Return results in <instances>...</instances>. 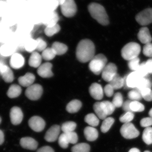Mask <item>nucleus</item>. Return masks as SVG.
I'll list each match as a JSON object with an SVG mask.
<instances>
[{"label":"nucleus","mask_w":152,"mask_h":152,"mask_svg":"<svg viewBox=\"0 0 152 152\" xmlns=\"http://www.w3.org/2000/svg\"><path fill=\"white\" fill-rule=\"evenodd\" d=\"M134 117V114L132 112H126L120 117L119 120L121 123L124 124L130 123Z\"/></svg>","instance_id":"nucleus-42"},{"label":"nucleus","mask_w":152,"mask_h":152,"mask_svg":"<svg viewBox=\"0 0 152 152\" xmlns=\"http://www.w3.org/2000/svg\"><path fill=\"white\" fill-rule=\"evenodd\" d=\"M141 51L140 46L136 42H130L121 50V56L125 60L130 61L138 57Z\"/></svg>","instance_id":"nucleus-4"},{"label":"nucleus","mask_w":152,"mask_h":152,"mask_svg":"<svg viewBox=\"0 0 152 152\" xmlns=\"http://www.w3.org/2000/svg\"><path fill=\"white\" fill-rule=\"evenodd\" d=\"M7 7L8 5L7 1L4 0H0V17L5 13Z\"/></svg>","instance_id":"nucleus-52"},{"label":"nucleus","mask_w":152,"mask_h":152,"mask_svg":"<svg viewBox=\"0 0 152 152\" xmlns=\"http://www.w3.org/2000/svg\"><path fill=\"white\" fill-rule=\"evenodd\" d=\"M107 59L105 56L102 54H99L94 56L91 60L89 68L93 73L96 75H99L107 65Z\"/></svg>","instance_id":"nucleus-3"},{"label":"nucleus","mask_w":152,"mask_h":152,"mask_svg":"<svg viewBox=\"0 0 152 152\" xmlns=\"http://www.w3.org/2000/svg\"><path fill=\"white\" fill-rule=\"evenodd\" d=\"M140 58L138 57H137L129 61L128 66L131 70L133 72H136L140 65Z\"/></svg>","instance_id":"nucleus-43"},{"label":"nucleus","mask_w":152,"mask_h":152,"mask_svg":"<svg viewBox=\"0 0 152 152\" xmlns=\"http://www.w3.org/2000/svg\"><path fill=\"white\" fill-rule=\"evenodd\" d=\"M144 152H151L149 151H144Z\"/></svg>","instance_id":"nucleus-62"},{"label":"nucleus","mask_w":152,"mask_h":152,"mask_svg":"<svg viewBox=\"0 0 152 152\" xmlns=\"http://www.w3.org/2000/svg\"><path fill=\"white\" fill-rule=\"evenodd\" d=\"M37 42V50L39 52L43 51L47 48V43L42 38H39L36 39Z\"/></svg>","instance_id":"nucleus-47"},{"label":"nucleus","mask_w":152,"mask_h":152,"mask_svg":"<svg viewBox=\"0 0 152 152\" xmlns=\"http://www.w3.org/2000/svg\"><path fill=\"white\" fill-rule=\"evenodd\" d=\"M149 115L150 117H152V108L150 110L149 112Z\"/></svg>","instance_id":"nucleus-59"},{"label":"nucleus","mask_w":152,"mask_h":152,"mask_svg":"<svg viewBox=\"0 0 152 152\" xmlns=\"http://www.w3.org/2000/svg\"><path fill=\"white\" fill-rule=\"evenodd\" d=\"M115 120L112 117L107 118L104 120L101 126V130L103 133H107L113 124Z\"/></svg>","instance_id":"nucleus-32"},{"label":"nucleus","mask_w":152,"mask_h":152,"mask_svg":"<svg viewBox=\"0 0 152 152\" xmlns=\"http://www.w3.org/2000/svg\"><path fill=\"white\" fill-rule=\"evenodd\" d=\"M82 106V104L80 101L77 99L73 100L67 105L66 110L70 113H75L80 110Z\"/></svg>","instance_id":"nucleus-24"},{"label":"nucleus","mask_w":152,"mask_h":152,"mask_svg":"<svg viewBox=\"0 0 152 152\" xmlns=\"http://www.w3.org/2000/svg\"><path fill=\"white\" fill-rule=\"evenodd\" d=\"M145 66L149 74H152V58L149 59L145 62Z\"/></svg>","instance_id":"nucleus-55"},{"label":"nucleus","mask_w":152,"mask_h":152,"mask_svg":"<svg viewBox=\"0 0 152 152\" xmlns=\"http://www.w3.org/2000/svg\"><path fill=\"white\" fill-rule=\"evenodd\" d=\"M42 94V87L38 84H33L28 87L25 92L26 96L33 101L37 100L39 99Z\"/></svg>","instance_id":"nucleus-8"},{"label":"nucleus","mask_w":152,"mask_h":152,"mask_svg":"<svg viewBox=\"0 0 152 152\" xmlns=\"http://www.w3.org/2000/svg\"><path fill=\"white\" fill-rule=\"evenodd\" d=\"M142 138L145 143L148 145L152 144V128H145L143 132Z\"/></svg>","instance_id":"nucleus-31"},{"label":"nucleus","mask_w":152,"mask_h":152,"mask_svg":"<svg viewBox=\"0 0 152 152\" xmlns=\"http://www.w3.org/2000/svg\"><path fill=\"white\" fill-rule=\"evenodd\" d=\"M138 38L142 43L147 44L151 43L152 38L149 30L147 27L142 28L138 34Z\"/></svg>","instance_id":"nucleus-20"},{"label":"nucleus","mask_w":152,"mask_h":152,"mask_svg":"<svg viewBox=\"0 0 152 152\" xmlns=\"http://www.w3.org/2000/svg\"><path fill=\"white\" fill-rule=\"evenodd\" d=\"M129 152H141L140 150L137 148H133L129 150Z\"/></svg>","instance_id":"nucleus-57"},{"label":"nucleus","mask_w":152,"mask_h":152,"mask_svg":"<svg viewBox=\"0 0 152 152\" xmlns=\"http://www.w3.org/2000/svg\"><path fill=\"white\" fill-rule=\"evenodd\" d=\"M112 102L115 108L121 107H122L124 103L123 97L122 94L119 92L116 93L114 95Z\"/></svg>","instance_id":"nucleus-40"},{"label":"nucleus","mask_w":152,"mask_h":152,"mask_svg":"<svg viewBox=\"0 0 152 152\" xmlns=\"http://www.w3.org/2000/svg\"><path fill=\"white\" fill-rule=\"evenodd\" d=\"M101 102L107 115H110L113 113L115 107L114 106L112 102L108 101H103Z\"/></svg>","instance_id":"nucleus-38"},{"label":"nucleus","mask_w":152,"mask_h":152,"mask_svg":"<svg viewBox=\"0 0 152 152\" xmlns=\"http://www.w3.org/2000/svg\"><path fill=\"white\" fill-rule=\"evenodd\" d=\"M141 126L142 127L147 128L152 126V117H147L141 120L140 122Z\"/></svg>","instance_id":"nucleus-50"},{"label":"nucleus","mask_w":152,"mask_h":152,"mask_svg":"<svg viewBox=\"0 0 152 152\" xmlns=\"http://www.w3.org/2000/svg\"><path fill=\"white\" fill-rule=\"evenodd\" d=\"M4 141V135L2 131L0 129V145H2Z\"/></svg>","instance_id":"nucleus-56"},{"label":"nucleus","mask_w":152,"mask_h":152,"mask_svg":"<svg viewBox=\"0 0 152 152\" xmlns=\"http://www.w3.org/2000/svg\"><path fill=\"white\" fill-rule=\"evenodd\" d=\"M95 48L91 40L85 39L80 41L76 49V56L80 62L86 63L94 57Z\"/></svg>","instance_id":"nucleus-1"},{"label":"nucleus","mask_w":152,"mask_h":152,"mask_svg":"<svg viewBox=\"0 0 152 152\" xmlns=\"http://www.w3.org/2000/svg\"><path fill=\"white\" fill-rule=\"evenodd\" d=\"M0 75L6 83H11L14 80L13 73L10 68L7 66L3 65L0 69Z\"/></svg>","instance_id":"nucleus-19"},{"label":"nucleus","mask_w":152,"mask_h":152,"mask_svg":"<svg viewBox=\"0 0 152 152\" xmlns=\"http://www.w3.org/2000/svg\"><path fill=\"white\" fill-rule=\"evenodd\" d=\"M90 150L89 145L86 143L77 144L72 148V152H90Z\"/></svg>","instance_id":"nucleus-33"},{"label":"nucleus","mask_w":152,"mask_h":152,"mask_svg":"<svg viewBox=\"0 0 152 152\" xmlns=\"http://www.w3.org/2000/svg\"><path fill=\"white\" fill-rule=\"evenodd\" d=\"M130 108L133 112H142L145 110L144 105L139 101H132L130 104Z\"/></svg>","instance_id":"nucleus-41"},{"label":"nucleus","mask_w":152,"mask_h":152,"mask_svg":"<svg viewBox=\"0 0 152 152\" xmlns=\"http://www.w3.org/2000/svg\"><path fill=\"white\" fill-rule=\"evenodd\" d=\"M89 91L91 96L96 100H100L103 97V89L99 84L97 83L92 84L90 87Z\"/></svg>","instance_id":"nucleus-15"},{"label":"nucleus","mask_w":152,"mask_h":152,"mask_svg":"<svg viewBox=\"0 0 152 152\" xmlns=\"http://www.w3.org/2000/svg\"><path fill=\"white\" fill-rule=\"evenodd\" d=\"M136 72L142 77L146 78L149 73L146 67L145 62H144L142 64H140L139 68Z\"/></svg>","instance_id":"nucleus-44"},{"label":"nucleus","mask_w":152,"mask_h":152,"mask_svg":"<svg viewBox=\"0 0 152 152\" xmlns=\"http://www.w3.org/2000/svg\"><path fill=\"white\" fill-rule=\"evenodd\" d=\"M121 135L126 139L135 138L140 135V132L132 123L124 124L120 129Z\"/></svg>","instance_id":"nucleus-6"},{"label":"nucleus","mask_w":152,"mask_h":152,"mask_svg":"<svg viewBox=\"0 0 152 152\" xmlns=\"http://www.w3.org/2000/svg\"><path fill=\"white\" fill-rule=\"evenodd\" d=\"M37 42L36 40L31 39L28 41L25 45V48L27 51L34 52V50H37Z\"/></svg>","instance_id":"nucleus-45"},{"label":"nucleus","mask_w":152,"mask_h":152,"mask_svg":"<svg viewBox=\"0 0 152 152\" xmlns=\"http://www.w3.org/2000/svg\"><path fill=\"white\" fill-rule=\"evenodd\" d=\"M61 131V127L57 125H53L47 131L45 135V139L49 142H54L58 137Z\"/></svg>","instance_id":"nucleus-14"},{"label":"nucleus","mask_w":152,"mask_h":152,"mask_svg":"<svg viewBox=\"0 0 152 152\" xmlns=\"http://www.w3.org/2000/svg\"><path fill=\"white\" fill-rule=\"evenodd\" d=\"M2 121V119L1 118V117H0V124H1V123Z\"/></svg>","instance_id":"nucleus-61"},{"label":"nucleus","mask_w":152,"mask_h":152,"mask_svg":"<svg viewBox=\"0 0 152 152\" xmlns=\"http://www.w3.org/2000/svg\"><path fill=\"white\" fill-rule=\"evenodd\" d=\"M136 21L142 26H147L152 23V8H149L143 10L136 16Z\"/></svg>","instance_id":"nucleus-10"},{"label":"nucleus","mask_w":152,"mask_h":152,"mask_svg":"<svg viewBox=\"0 0 152 152\" xmlns=\"http://www.w3.org/2000/svg\"><path fill=\"white\" fill-rule=\"evenodd\" d=\"M56 56V53L52 48H47L42 53V58L46 61L53 60Z\"/></svg>","instance_id":"nucleus-36"},{"label":"nucleus","mask_w":152,"mask_h":152,"mask_svg":"<svg viewBox=\"0 0 152 152\" xmlns=\"http://www.w3.org/2000/svg\"><path fill=\"white\" fill-rule=\"evenodd\" d=\"M114 89L110 84L106 85L104 88V92L106 96L109 97H110L114 94Z\"/></svg>","instance_id":"nucleus-51"},{"label":"nucleus","mask_w":152,"mask_h":152,"mask_svg":"<svg viewBox=\"0 0 152 152\" xmlns=\"http://www.w3.org/2000/svg\"><path fill=\"white\" fill-rule=\"evenodd\" d=\"M132 101L131 100H128L125 101L124 102L122 105V108L123 110L125 111V112H132V110H131L130 108V104L132 102Z\"/></svg>","instance_id":"nucleus-53"},{"label":"nucleus","mask_w":152,"mask_h":152,"mask_svg":"<svg viewBox=\"0 0 152 152\" xmlns=\"http://www.w3.org/2000/svg\"><path fill=\"white\" fill-rule=\"evenodd\" d=\"M60 6L62 13L66 18L73 17L77 12V7L74 0H65Z\"/></svg>","instance_id":"nucleus-7"},{"label":"nucleus","mask_w":152,"mask_h":152,"mask_svg":"<svg viewBox=\"0 0 152 152\" xmlns=\"http://www.w3.org/2000/svg\"><path fill=\"white\" fill-rule=\"evenodd\" d=\"M61 28L58 24H56L51 26H48L45 30V33L48 37H50L53 36L59 31Z\"/></svg>","instance_id":"nucleus-34"},{"label":"nucleus","mask_w":152,"mask_h":152,"mask_svg":"<svg viewBox=\"0 0 152 152\" xmlns=\"http://www.w3.org/2000/svg\"><path fill=\"white\" fill-rule=\"evenodd\" d=\"M84 134L87 140L90 142L94 141L99 136L97 130L91 126H87L85 128Z\"/></svg>","instance_id":"nucleus-22"},{"label":"nucleus","mask_w":152,"mask_h":152,"mask_svg":"<svg viewBox=\"0 0 152 152\" xmlns=\"http://www.w3.org/2000/svg\"><path fill=\"white\" fill-rule=\"evenodd\" d=\"M90 15L101 25L107 26L109 24L108 16L103 6L96 3H91L88 7Z\"/></svg>","instance_id":"nucleus-2"},{"label":"nucleus","mask_w":152,"mask_h":152,"mask_svg":"<svg viewBox=\"0 0 152 152\" xmlns=\"http://www.w3.org/2000/svg\"><path fill=\"white\" fill-rule=\"evenodd\" d=\"M2 64H1V63H0V69H1V67L2 66H3Z\"/></svg>","instance_id":"nucleus-60"},{"label":"nucleus","mask_w":152,"mask_h":152,"mask_svg":"<svg viewBox=\"0 0 152 152\" xmlns=\"http://www.w3.org/2000/svg\"><path fill=\"white\" fill-rule=\"evenodd\" d=\"M128 96L130 99L133 101L141 100L142 98L140 91L136 88L133 89L129 92Z\"/></svg>","instance_id":"nucleus-39"},{"label":"nucleus","mask_w":152,"mask_h":152,"mask_svg":"<svg viewBox=\"0 0 152 152\" xmlns=\"http://www.w3.org/2000/svg\"><path fill=\"white\" fill-rule=\"evenodd\" d=\"M22 93V89L18 85L16 84L12 85L10 87L7 95L9 98L13 99L18 97Z\"/></svg>","instance_id":"nucleus-27"},{"label":"nucleus","mask_w":152,"mask_h":152,"mask_svg":"<svg viewBox=\"0 0 152 152\" xmlns=\"http://www.w3.org/2000/svg\"><path fill=\"white\" fill-rule=\"evenodd\" d=\"M53 65L51 63L46 62L41 64L38 68L37 73L43 78H49L53 76L52 71Z\"/></svg>","instance_id":"nucleus-16"},{"label":"nucleus","mask_w":152,"mask_h":152,"mask_svg":"<svg viewBox=\"0 0 152 152\" xmlns=\"http://www.w3.org/2000/svg\"><path fill=\"white\" fill-rule=\"evenodd\" d=\"M142 98L148 102L152 101V90L151 88H145L140 91Z\"/></svg>","instance_id":"nucleus-46"},{"label":"nucleus","mask_w":152,"mask_h":152,"mask_svg":"<svg viewBox=\"0 0 152 152\" xmlns=\"http://www.w3.org/2000/svg\"><path fill=\"white\" fill-rule=\"evenodd\" d=\"M42 58V56L38 52H33L29 59V65L32 67L39 68L41 65Z\"/></svg>","instance_id":"nucleus-23"},{"label":"nucleus","mask_w":152,"mask_h":152,"mask_svg":"<svg viewBox=\"0 0 152 152\" xmlns=\"http://www.w3.org/2000/svg\"><path fill=\"white\" fill-rule=\"evenodd\" d=\"M0 54L4 56H10L11 55L10 48L7 44L3 45L0 48Z\"/></svg>","instance_id":"nucleus-49"},{"label":"nucleus","mask_w":152,"mask_h":152,"mask_svg":"<svg viewBox=\"0 0 152 152\" xmlns=\"http://www.w3.org/2000/svg\"><path fill=\"white\" fill-rule=\"evenodd\" d=\"M85 121L88 124L93 127L97 126L99 123V120L98 117L93 113L88 114L86 115L85 118Z\"/></svg>","instance_id":"nucleus-30"},{"label":"nucleus","mask_w":152,"mask_h":152,"mask_svg":"<svg viewBox=\"0 0 152 152\" xmlns=\"http://www.w3.org/2000/svg\"><path fill=\"white\" fill-rule=\"evenodd\" d=\"M77 127V124L73 121H68L64 123L61 129L64 133H68L74 132Z\"/></svg>","instance_id":"nucleus-35"},{"label":"nucleus","mask_w":152,"mask_h":152,"mask_svg":"<svg viewBox=\"0 0 152 152\" xmlns=\"http://www.w3.org/2000/svg\"><path fill=\"white\" fill-rule=\"evenodd\" d=\"M93 108L99 118L104 120L107 118V115L104 110L101 102H96L95 103L93 106Z\"/></svg>","instance_id":"nucleus-25"},{"label":"nucleus","mask_w":152,"mask_h":152,"mask_svg":"<svg viewBox=\"0 0 152 152\" xmlns=\"http://www.w3.org/2000/svg\"><path fill=\"white\" fill-rule=\"evenodd\" d=\"M143 53L146 56L152 57V44H145L143 49Z\"/></svg>","instance_id":"nucleus-48"},{"label":"nucleus","mask_w":152,"mask_h":152,"mask_svg":"<svg viewBox=\"0 0 152 152\" xmlns=\"http://www.w3.org/2000/svg\"><path fill=\"white\" fill-rule=\"evenodd\" d=\"M35 80V76L31 73H27L25 75L20 77L18 78V82L20 85L22 86L28 87L33 85Z\"/></svg>","instance_id":"nucleus-21"},{"label":"nucleus","mask_w":152,"mask_h":152,"mask_svg":"<svg viewBox=\"0 0 152 152\" xmlns=\"http://www.w3.org/2000/svg\"><path fill=\"white\" fill-rule=\"evenodd\" d=\"M142 78L137 72H133L124 78V87L127 89L135 88Z\"/></svg>","instance_id":"nucleus-9"},{"label":"nucleus","mask_w":152,"mask_h":152,"mask_svg":"<svg viewBox=\"0 0 152 152\" xmlns=\"http://www.w3.org/2000/svg\"><path fill=\"white\" fill-rule=\"evenodd\" d=\"M10 118L11 123L14 125H18L21 123L23 114L21 109L18 107H14L11 109Z\"/></svg>","instance_id":"nucleus-13"},{"label":"nucleus","mask_w":152,"mask_h":152,"mask_svg":"<svg viewBox=\"0 0 152 152\" xmlns=\"http://www.w3.org/2000/svg\"><path fill=\"white\" fill-rule=\"evenodd\" d=\"M104 80L109 83L117 74V67L113 63L107 64L102 73Z\"/></svg>","instance_id":"nucleus-11"},{"label":"nucleus","mask_w":152,"mask_h":152,"mask_svg":"<svg viewBox=\"0 0 152 152\" xmlns=\"http://www.w3.org/2000/svg\"><path fill=\"white\" fill-rule=\"evenodd\" d=\"M20 143L22 148L31 151L37 149L38 145V142L30 137L22 138L20 140Z\"/></svg>","instance_id":"nucleus-17"},{"label":"nucleus","mask_w":152,"mask_h":152,"mask_svg":"<svg viewBox=\"0 0 152 152\" xmlns=\"http://www.w3.org/2000/svg\"><path fill=\"white\" fill-rule=\"evenodd\" d=\"M56 1L58 2L59 4V6H61V5L64 2L65 0H56Z\"/></svg>","instance_id":"nucleus-58"},{"label":"nucleus","mask_w":152,"mask_h":152,"mask_svg":"<svg viewBox=\"0 0 152 152\" xmlns=\"http://www.w3.org/2000/svg\"><path fill=\"white\" fill-rule=\"evenodd\" d=\"M28 125L33 131L39 132L43 130L46 123L41 117L35 116L31 117L29 120Z\"/></svg>","instance_id":"nucleus-12"},{"label":"nucleus","mask_w":152,"mask_h":152,"mask_svg":"<svg viewBox=\"0 0 152 152\" xmlns=\"http://www.w3.org/2000/svg\"><path fill=\"white\" fill-rule=\"evenodd\" d=\"M78 141V136L75 132L63 133L58 138V144L61 148L66 149L69 143L75 144Z\"/></svg>","instance_id":"nucleus-5"},{"label":"nucleus","mask_w":152,"mask_h":152,"mask_svg":"<svg viewBox=\"0 0 152 152\" xmlns=\"http://www.w3.org/2000/svg\"><path fill=\"white\" fill-rule=\"evenodd\" d=\"M52 48L58 56L64 54L68 50V47L66 45L57 42L53 43Z\"/></svg>","instance_id":"nucleus-26"},{"label":"nucleus","mask_w":152,"mask_h":152,"mask_svg":"<svg viewBox=\"0 0 152 152\" xmlns=\"http://www.w3.org/2000/svg\"><path fill=\"white\" fill-rule=\"evenodd\" d=\"M24 64V58L21 54L15 53L12 55L10 60V64L12 68L16 69H19L22 68Z\"/></svg>","instance_id":"nucleus-18"},{"label":"nucleus","mask_w":152,"mask_h":152,"mask_svg":"<svg viewBox=\"0 0 152 152\" xmlns=\"http://www.w3.org/2000/svg\"><path fill=\"white\" fill-rule=\"evenodd\" d=\"M42 7L53 12L59 6L58 2L56 0H42L41 2Z\"/></svg>","instance_id":"nucleus-29"},{"label":"nucleus","mask_w":152,"mask_h":152,"mask_svg":"<svg viewBox=\"0 0 152 152\" xmlns=\"http://www.w3.org/2000/svg\"><path fill=\"white\" fill-rule=\"evenodd\" d=\"M37 152H55V151L51 147L46 146L39 149L37 151Z\"/></svg>","instance_id":"nucleus-54"},{"label":"nucleus","mask_w":152,"mask_h":152,"mask_svg":"<svg viewBox=\"0 0 152 152\" xmlns=\"http://www.w3.org/2000/svg\"><path fill=\"white\" fill-rule=\"evenodd\" d=\"M152 87L151 82L147 78H142L140 81L136 89L141 91L145 88H151Z\"/></svg>","instance_id":"nucleus-37"},{"label":"nucleus","mask_w":152,"mask_h":152,"mask_svg":"<svg viewBox=\"0 0 152 152\" xmlns=\"http://www.w3.org/2000/svg\"><path fill=\"white\" fill-rule=\"evenodd\" d=\"M109 83L114 90L119 89L124 86V79L117 74Z\"/></svg>","instance_id":"nucleus-28"}]
</instances>
